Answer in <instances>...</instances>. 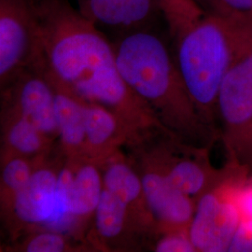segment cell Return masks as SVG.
I'll return each mask as SVG.
<instances>
[{
    "label": "cell",
    "instance_id": "obj_13",
    "mask_svg": "<svg viewBox=\"0 0 252 252\" xmlns=\"http://www.w3.org/2000/svg\"><path fill=\"white\" fill-rule=\"evenodd\" d=\"M123 126L117 116L97 105L85 104L86 142L93 150H101L117 136L119 126Z\"/></svg>",
    "mask_w": 252,
    "mask_h": 252
},
{
    "label": "cell",
    "instance_id": "obj_16",
    "mask_svg": "<svg viewBox=\"0 0 252 252\" xmlns=\"http://www.w3.org/2000/svg\"><path fill=\"white\" fill-rule=\"evenodd\" d=\"M169 32L176 37L206 12L193 0H159Z\"/></svg>",
    "mask_w": 252,
    "mask_h": 252
},
{
    "label": "cell",
    "instance_id": "obj_20",
    "mask_svg": "<svg viewBox=\"0 0 252 252\" xmlns=\"http://www.w3.org/2000/svg\"><path fill=\"white\" fill-rule=\"evenodd\" d=\"M66 243L63 236L52 233L36 234L27 243V252H61L65 250Z\"/></svg>",
    "mask_w": 252,
    "mask_h": 252
},
{
    "label": "cell",
    "instance_id": "obj_24",
    "mask_svg": "<svg viewBox=\"0 0 252 252\" xmlns=\"http://www.w3.org/2000/svg\"><path fill=\"white\" fill-rule=\"evenodd\" d=\"M201 9L207 13H215L220 15L231 14L224 8L220 0H193Z\"/></svg>",
    "mask_w": 252,
    "mask_h": 252
},
{
    "label": "cell",
    "instance_id": "obj_11",
    "mask_svg": "<svg viewBox=\"0 0 252 252\" xmlns=\"http://www.w3.org/2000/svg\"><path fill=\"white\" fill-rule=\"evenodd\" d=\"M54 110L57 135L63 145L71 151L85 147V103L55 89Z\"/></svg>",
    "mask_w": 252,
    "mask_h": 252
},
{
    "label": "cell",
    "instance_id": "obj_23",
    "mask_svg": "<svg viewBox=\"0 0 252 252\" xmlns=\"http://www.w3.org/2000/svg\"><path fill=\"white\" fill-rule=\"evenodd\" d=\"M230 13H252V0H220Z\"/></svg>",
    "mask_w": 252,
    "mask_h": 252
},
{
    "label": "cell",
    "instance_id": "obj_17",
    "mask_svg": "<svg viewBox=\"0 0 252 252\" xmlns=\"http://www.w3.org/2000/svg\"><path fill=\"white\" fill-rule=\"evenodd\" d=\"M44 136L31 121L21 115L11 124L7 139L14 151L23 154H34L42 150Z\"/></svg>",
    "mask_w": 252,
    "mask_h": 252
},
{
    "label": "cell",
    "instance_id": "obj_4",
    "mask_svg": "<svg viewBox=\"0 0 252 252\" xmlns=\"http://www.w3.org/2000/svg\"><path fill=\"white\" fill-rule=\"evenodd\" d=\"M216 108L227 163L252 176V13L242 18L239 49L220 88Z\"/></svg>",
    "mask_w": 252,
    "mask_h": 252
},
{
    "label": "cell",
    "instance_id": "obj_9",
    "mask_svg": "<svg viewBox=\"0 0 252 252\" xmlns=\"http://www.w3.org/2000/svg\"><path fill=\"white\" fill-rule=\"evenodd\" d=\"M143 196L153 215L174 230L189 227L196 204L173 186L161 169L145 172L141 178Z\"/></svg>",
    "mask_w": 252,
    "mask_h": 252
},
{
    "label": "cell",
    "instance_id": "obj_8",
    "mask_svg": "<svg viewBox=\"0 0 252 252\" xmlns=\"http://www.w3.org/2000/svg\"><path fill=\"white\" fill-rule=\"evenodd\" d=\"M15 94L21 115L31 121L45 135L58 134L55 120V88L44 71L32 66L7 84Z\"/></svg>",
    "mask_w": 252,
    "mask_h": 252
},
{
    "label": "cell",
    "instance_id": "obj_1",
    "mask_svg": "<svg viewBox=\"0 0 252 252\" xmlns=\"http://www.w3.org/2000/svg\"><path fill=\"white\" fill-rule=\"evenodd\" d=\"M36 19L40 67L55 89L117 116L124 126L163 129L118 69L114 47L70 0H29Z\"/></svg>",
    "mask_w": 252,
    "mask_h": 252
},
{
    "label": "cell",
    "instance_id": "obj_22",
    "mask_svg": "<svg viewBox=\"0 0 252 252\" xmlns=\"http://www.w3.org/2000/svg\"><path fill=\"white\" fill-rule=\"evenodd\" d=\"M229 252H252V223L241 220Z\"/></svg>",
    "mask_w": 252,
    "mask_h": 252
},
{
    "label": "cell",
    "instance_id": "obj_15",
    "mask_svg": "<svg viewBox=\"0 0 252 252\" xmlns=\"http://www.w3.org/2000/svg\"><path fill=\"white\" fill-rule=\"evenodd\" d=\"M104 188L116 194L127 205L143 196L142 181L135 172L124 162L108 166L103 179Z\"/></svg>",
    "mask_w": 252,
    "mask_h": 252
},
{
    "label": "cell",
    "instance_id": "obj_6",
    "mask_svg": "<svg viewBox=\"0 0 252 252\" xmlns=\"http://www.w3.org/2000/svg\"><path fill=\"white\" fill-rule=\"evenodd\" d=\"M37 59V28L29 0H0L1 83L7 85Z\"/></svg>",
    "mask_w": 252,
    "mask_h": 252
},
{
    "label": "cell",
    "instance_id": "obj_14",
    "mask_svg": "<svg viewBox=\"0 0 252 252\" xmlns=\"http://www.w3.org/2000/svg\"><path fill=\"white\" fill-rule=\"evenodd\" d=\"M128 207L129 205L116 194L105 188L103 189L95 209V224L101 236L112 239L123 233Z\"/></svg>",
    "mask_w": 252,
    "mask_h": 252
},
{
    "label": "cell",
    "instance_id": "obj_10",
    "mask_svg": "<svg viewBox=\"0 0 252 252\" xmlns=\"http://www.w3.org/2000/svg\"><path fill=\"white\" fill-rule=\"evenodd\" d=\"M57 175L49 169L32 173L26 186L14 195V211L29 224H56L60 221L56 201Z\"/></svg>",
    "mask_w": 252,
    "mask_h": 252
},
{
    "label": "cell",
    "instance_id": "obj_21",
    "mask_svg": "<svg viewBox=\"0 0 252 252\" xmlns=\"http://www.w3.org/2000/svg\"><path fill=\"white\" fill-rule=\"evenodd\" d=\"M156 252H197L188 236L183 234H168L157 244Z\"/></svg>",
    "mask_w": 252,
    "mask_h": 252
},
{
    "label": "cell",
    "instance_id": "obj_3",
    "mask_svg": "<svg viewBox=\"0 0 252 252\" xmlns=\"http://www.w3.org/2000/svg\"><path fill=\"white\" fill-rule=\"evenodd\" d=\"M240 38V14L207 12L174 37L175 61L184 86L199 113L217 133V98Z\"/></svg>",
    "mask_w": 252,
    "mask_h": 252
},
{
    "label": "cell",
    "instance_id": "obj_18",
    "mask_svg": "<svg viewBox=\"0 0 252 252\" xmlns=\"http://www.w3.org/2000/svg\"><path fill=\"white\" fill-rule=\"evenodd\" d=\"M31 176L32 173L28 163L21 158H15L6 163L2 173V181L5 188L15 195L26 186Z\"/></svg>",
    "mask_w": 252,
    "mask_h": 252
},
{
    "label": "cell",
    "instance_id": "obj_12",
    "mask_svg": "<svg viewBox=\"0 0 252 252\" xmlns=\"http://www.w3.org/2000/svg\"><path fill=\"white\" fill-rule=\"evenodd\" d=\"M103 189L104 184L96 167L92 164L81 166L74 173L69 198V215L85 216L95 211Z\"/></svg>",
    "mask_w": 252,
    "mask_h": 252
},
{
    "label": "cell",
    "instance_id": "obj_2",
    "mask_svg": "<svg viewBox=\"0 0 252 252\" xmlns=\"http://www.w3.org/2000/svg\"><path fill=\"white\" fill-rule=\"evenodd\" d=\"M113 47L126 85L172 137L190 147L209 150L219 135L190 99L175 58L162 39L146 28L122 35Z\"/></svg>",
    "mask_w": 252,
    "mask_h": 252
},
{
    "label": "cell",
    "instance_id": "obj_7",
    "mask_svg": "<svg viewBox=\"0 0 252 252\" xmlns=\"http://www.w3.org/2000/svg\"><path fill=\"white\" fill-rule=\"evenodd\" d=\"M82 16L121 35L149 28L162 15L159 0H72Z\"/></svg>",
    "mask_w": 252,
    "mask_h": 252
},
{
    "label": "cell",
    "instance_id": "obj_5",
    "mask_svg": "<svg viewBox=\"0 0 252 252\" xmlns=\"http://www.w3.org/2000/svg\"><path fill=\"white\" fill-rule=\"evenodd\" d=\"M245 177L236 172L197 199L189 225V239L197 252H229L241 222L234 189Z\"/></svg>",
    "mask_w": 252,
    "mask_h": 252
},
{
    "label": "cell",
    "instance_id": "obj_19",
    "mask_svg": "<svg viewBox=\"0 0 252 252\" xmlns=\"http://www.w3.org/2000/svg\"><path fill=\"white\" fill-rule=\"evenodd\" d=\"M234 202L241 216V220L252 224V176H247L236 185Z\"/></svg>",
    "mask_w": 252,
    "mask_h": 252
}]
</instances>
